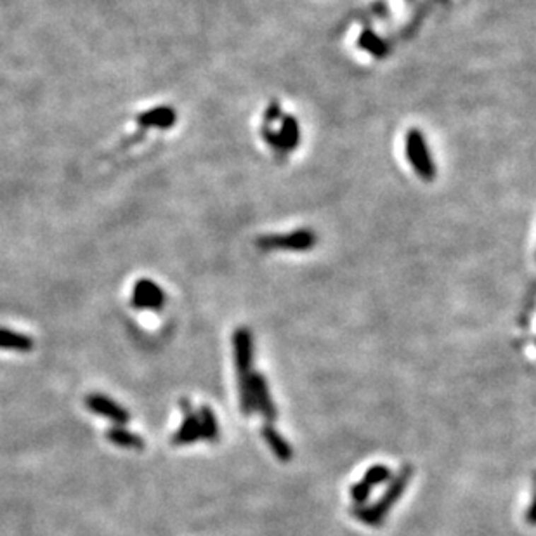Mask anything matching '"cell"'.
Returning a JSON list of instances; mask_svg holds the SVG:
<instances>
[{"mask_svg":"<svg viewBox=\"0 0 536 536\" xmlns=\"http://www.w3.org/2000/svg\"><path fill=\"white\" fill-rule=\"evenodd\" d=\"M106 438L110 439L115 446L125 448V450H143L144 448V439L141 436H137L136 432L129 431V429L122 426L111 427L106 434Z\"/></svg>","mask_w":536,"mask_h":536,"instance_id":"obj_12","label":"cell"},{"mask_svg":"<svg viewBox=\"0 0 536 536\" xmlns=\"http://www.w3.org/2000/svg\"><path fill=\"white\" fill-rule=\"evenodd\" d=\"M278 117H279V105L274 101V103H271L269 108H267L266 111V117H264V124H266V127H269L271 122L276 120Z\"/></svg>","mask_w":536,"mask_h":536,"instance_id":"obj_18","label":"cell"},{"mask_svg":"<svg viewBox=\"0 0 536 536\" xmlns=\"http://www.w3.org/2000/svg\"><path fill=\"white\" fill-rule=\"evenodd\" d=\"M359 45L377 57H384L388 54V45H385V42L382 40L380 37L375 35L373 32H370V30L361 33V37H359Z\"/></svg>","mask_w":536,"mask_h":536,"instance_id":"obj_15","label":"cell"},{"mask_svg":"<svg viewBox=\"0 0 536 536\" xmlns=\"http://www.w3.org/2000/svg\"><path fill=\"white\" fill-rule=\"evenodd\" d=\"M404 151L409 165L413 167L415 174L424 181H432L436 177L434 160L429 151L427 141L419 129H409L404 139Z\"/></svg>","mask_w":536,"mask_h":536,"instance_id":"obj_1","label":"cell"},{"mask_svg":"<svg viewBox=\"0 0 536 536\" xmlns=\"http://www.w3.org/2000/svg\"><path fill=\"white\" fill-rule=\"evenodd\" d=\"M235 346V365L238 371V388L250 384L252 363H254V339L248 328L240 327L233 335Z\"/></svg>","mask_w":536,"mask_h":536,"instance_id":"obj_2","label":"cell"},{"mask_svg":"<svg viewBox=\"0 0 536 536\" xmlns=\"http://www.w3.org/2000/svg\"><path fill=\"white\" fill-rule=\"evenodd\" d=\"M86 407L91 412L98 413L99 416H105V419L115 422L117 426H125L130 420L127 409L118 404L117 401L111 400V397L105 396V394H89L86 397Z\"/></svg>","mask_w":536,"mask_h":536,"instance_id":"obj_5","label":"cell"},{"mask_svg":"<svg viewBox=\"0 0 536 536\" xmlns=\"http://www.w3.org/2000/svg\"><path fill=\"white\" fill-rule=\"evenodd\" d=\"M181 408L185 413V420H182L179 431L172 436V444L175 446H185V444H193L198 439H202V431H200V422H198V415L193 412L190 400L182 397L181 400Z\"/></svg>","mask_w":536,"mask_h":536,"instance_id":"obj_9","label":"cell"},{"mask_svg":"<svg viewBox=\"0 0 536 536\" xmlns=\"http://www.w3.org/2000/svg\"><path fill=\"white\" fill-rule=\"evenodd\" d=\"M370 496H371V486L368 484V482L359 481L351 486V499L356 507H361V505L368 503Z\"/></svg>","mask_w":536,"mask_h":536,"instance_id":"obj_17","label":"cell"},{"mask_svg":"<svg viewBox=\"0 0 536 536\" xmlns=\"http://www.w3.org/2000/svg\"><path fill=\"white\" fill-rule=\"evenodd\" d=\"M316 235L309 229H297L289 235L278 236H264L257 240V247L260 250H293L304 252L316 245Z\"/></svg>","mask_w":536,"mask_h":536,"instance_id":"obj_3","label":"cell"},{"mask_svg":"<svg viewBox=\"0 0 536 536\" xmlns=\"http://www.w3.org/2000/svg\"><path fill=\"white\" fill-rule=\"evenodd\" d=\"M264 139L271 144L273 148L281 149V151H290L298 144L301 141V130H298V124L293 117H285L283 118L281 130L278 134H274L273 130L264 129Z\"/></svg>","mask_w":536,"mask_h":536,"instance_id":"obj_7","label":"cell"},{"mask_svg":"<svg viewBox=\"0 0 536 536\" xmlns=\"http://www.w3.org/2000/svg\"><path fill=\"white\" fill-rule=\"evenodd\" d=\"M262 438H264V441L267 443V446H269V450L276 455V458L279 462L286 463L292 460V457H293L292 446H290L289 441H286L276 429H274V426L266 424V426L262 427Z\"/></svg>","mask_w":536,"mask_h":536,"instance_id":"obj_10","label":"cell"},{"mask_svg":"<svg viewBox=\"0 0 536 536\" xmlns=\"http://www.w3.org/2000/svg\"><path fill=\"white\" fill-rule=\"evenodd\" d=\"M250 385L255 409H259V412L262 413V416L266 419L267 424H273L274 420H276V407H274V401L273 397H271L269 385H267L266 377H264L262 373H252Z\"/></svg>","mask_w":536,"mask_h":536,"instance_id":"obj_8","label":"cell"},{"mask_svg":"<svg viewBox=\"0 0 536 536\" xmlns=\"http://www.w3.org/2000/svg\"><path fill=\"white\" fill-rule=\"evenodd\" d=\"M197 415L198 422H200L202 439L216 443L217 439H219V422H217V416L216 413H214V409L210 407H202Z\"/></svg>","mask_w":536,"mask_h":536,"instance_id":"obj_14","label":"cell"},{"mask_svg":"<svg viewBox=\"0 0 536 536\" xmlns=\"http://www.w3.org/2000/svg\"><path fill=\"white\" fill-rule=\"evenodd\" d=\"M363 481L368 482L371 488H373V486L385 484V482L390 481V469L388 465H382V463L371 465L370 469H366Z\"/></svg>","mask_w":536,"mask_h":536,"instance_id":"obj_16","label":"cell"},{"mask_svg":"<svg viewBox=\"0 0 536 536\" xmlns=\"http://www.w3.org/2000/svg\"><path fill=\"white\" fill-rule=\"evenodd\" d=\"M165 302V293L151 279H139L134 286L132 292V305L137 309H151L158 311L163 308Z\"/></svg>","mask_w":536,"mask_h":536,"instance_id":"obj_6","label":"cell"},{"mask_svg":"<svg viewBox=\"0 0 536 536\" xmlns=\"http://www.w3.org/2000/svg\"><path fill=\"white\" fill-rule=\"evenodd\" d=\"M177 120V115L168 106H162V108H155L151 111H146L139 117V124L143 127H158V129H168L174 125V122Z\"/></svg>","mask_w":536,"mask_h":536,"instance_id":"obj_11","label":"cell"},{"mask_svg":"<svg viewBox=\"0 0 536 536\" xmlns=\"http://www.w3.org/2000/svg\"><path fill=\"white\" fill-rule=\"evenodd\" d=\"M0 349L14 352H30L33 349V340L25 333H18L7 328H0Z\"/></svg>","mask_w":536,"mask_h":536,"instance_id":"obj_13","label":"cell"},{"mask_svg":"<svg viewBox=\"0 0 536 536\" xmlns=\"http://www.w3.org/2000/svg\"><path fill=\"white\" fill-rule=\"evenodd\" d=\"M412 476H413V467H409V465L403 467L401 472L397 474V476L392 479V482L388 486V489H385V493L382 495V499L378 500L377 503L370 505L371 511L377 514V518L380 519L382 523H384L385 518H388L390 508H392L394 505L397 503V500L403 496L404 489H407V484H408V481L412 479Z\"/></svg>","mask_w":536,"mask_h":536,"instance_id":"obj_4","label":"cell"}]
</instances>
